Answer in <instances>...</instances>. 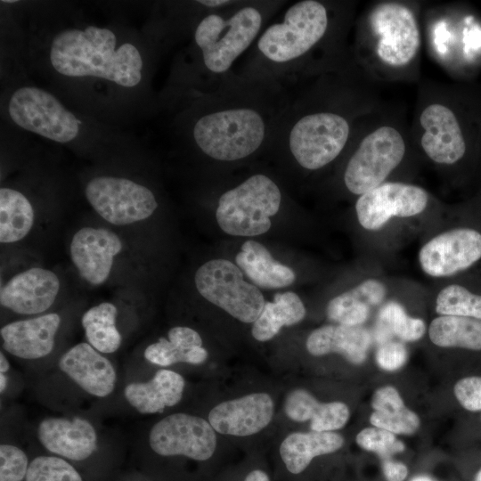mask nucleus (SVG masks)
Instances as JSON below:
<instances>
[{
  "label": "nucleus",
  "mask_w": 481,
  "mask_h": 481,
  "mask_svg": "<svg viewBox=\"0 0 481 481\" xmlns=\"http://www.w3.org/2000/svg\"><path fill=\"white\" fill-rule=\"evenodd\" d=\"M267 153L318 172L340 160L363 122L385 106L375 84L351 58L329 71L295 81Z\"/></svg>",
  "instance_id": "obj_1"
},
{
  "label": "nucleus",
  "mask_w": 481,
  "mask_h": 481,
  "mask_svg": "<svg viewBox=\"0 0 481 481\" xmlns=\"http://www.w3.org/2000/svg\"><path fill=\"white\" fill-rule=\"evenodd\" d=\"M289 97L287 83L232 72L211 90L170 98L180 103L174 140L211 163L246 161L266 152Z\"/></svg>",
  "instance_id": "obj_2"
},
{
  "label": "nucleus",
  "mask_w": 481,
  "mask_h": 481,
  "mask_svg": "<svg viewBox=\"0 0 481 481\" xmlns=\"http://www.w3.org/2000/svg\"><path fill=\"white\" fill-rule=\"evenodd\" d=\"M357 2L299 0L288 4L263 29L232 72L293 83L346 61Z\"/></svg>",
  "instance_id": "obj_3"
},
{
  "label": "nucleus",
  "mask_w": 481,
  "mask_h": 481,
  "mask_svg": "<svg viewBox=\"0 0 481 481\" xmlns=\"http://www.w3.org/2000/svg\"><path fill=\"white\" fill-rule=\"evenodd\" d=\"M288 3L234 0L201 15L188 32L190 45L175 61L167 98L216 87Z\"/></svg>",
  "instance_id": "obj_4"
},
{
  "label": "nucleus",
  "mask_w": 481,
  "mask_h": 481,
  "mask_svg": "<svg viewBox=\"0 0 481 481\" xmlns=\"http://www.w3.org/2000/svg\"><path fill=\"white\" fill-rule=\"evenodd\" d=\"M425 4L380 0L357 12L351 39L353 61L371 82H417Z\"/></svg>",
  "instance_id": "obj_5"
},
{
  "label": "nucleus",
  "mask_w": 481,
  "mask_h": 481,
  "mask_svg": "<svg viewBox=\"0 0 481 481\" xmlns=\"http://www.w3.org/2000/svg\"><path fill=\"white\" fill-rule=\"evenodd\" d=\"M48 60L63 77L97 78L124 88L136 87L146 72L145 57L135 44L93 24L59 30L50 41Z\"/></svg>",
  "instance_id": "obj_6"
},
{
  "label": "nucleus",
  "mask_w": 481,
  "mask_h": 481,
  "mask_svg": "<svg viewBox=\"0 0 481 481\" xmlns=\"http://www.w3.org/2000/svg\"><path fill=\"white\" fill-rule=\"evenodd\" d=\"M470 110L456 88L421 82L410 125L416 152L441 168L461 163L479 136Z\"/></svg>",
  "instance_id": "obj_7"
},
{
  "label": "nucleus",
  "mask_w": 481,
  "mask_h": 481,
  "mask_svg": "<svg viewBox=\"0 0 481 481\" xmlns=\"http://www.w3.org/2000/svg\"><path fill=\"white\" fill-rule=\"evenodd\" d=\"M415 152L403 112L385 105L363 122L343 156L342 184L358 198L390 182Z\"/></svg>",
  "instance_id": "obj_8"
},
{
  "label": "nucleus",
  "mask_w": 481,
  "mask_h": 481,
  "mask_svg": "<svg viewBox=\"0 0 481 481\" xmlns=\"http://www.w3.org/2000/svg\"><path fill=\"white\" fill-rule=\"evenodd\" d=\"M282 191L268 174L257 172L225 190L217 200L219 227L234 236H257L271 227L282 203Z\"/></svg>",
  "instance_id": "obj_9"
},
{
  "label": "nucleus",
  "mask_w": 481,
  "mask_h": 481,
  "mask_svg": "<svg viewBox=\"0 0 481 481\" xmlns=\"http://www.w3.org/2000/svg\"><path fill=\"white\" fill-rule=\"evenodd\" d=\"M7 113L17 126L45 139L68 143L81 132V121L48 91L24 86L15 89L7 103Z\"/></svg>",
  "instance_id": "obj_10"
},
{
  "label": "nucleus",
  "mask_w": 481,
  "mask_h": 481,
  "mask_svg": "<svg viewBox=\"0 0 481 481\" xmlns=\"http://www.w3.org/2000/svg\"><path fill=\"white\" fill-rule=\"evenodd\" d=\"M199 293L237 320L254 322L265 301L259 289L247 282L238 265L225 259L204 263L194 277Z\"/></svg>",
  "instance_id": "obj_11"
},
{
  "label": "nucleus",
  "mask_w": 481,
  "mask_h": 481,
  "mask_svg": "<svg viewBox=\"0 0 481 481\" xmlns=\"http://www.w3.org/2000/svg\"><path fill=\"white\" fill-rule=\"evenodd\" d=\"M85 195L108 223L126 225L150 217L159 203L147 186L126 177L98 175L90 179Z\"/></svg>",
  "instance_id": "obj_12"
},
{
  "label": "nucleus",
  "mask_w": 481,
  "mask_h": 481,
  "mask_svg": "<svg viewBox=\"0 0 481 481\" xmlns=\"http://www.w3.org/2000/svg\"><path fill=\"white\" fill-rule=\"evenodd\" d=\"M430 200L428 192L420 185L390 181L359 196L355 209L363 228L377 231L392 217H413L422 214Z\"/></svg>",
  "instance_id": "obj_13"
},
{
  "label": "nucleus",
  "mask_w": 481,
  "mask_h": 481,
  "mask_svg": "<svg viewBox=\"0 0 481 481\" xmlns=\"http://www.w3.org/2000/svg\"><path fill=\"white\" fill-rule=\"evenodd\" d=\"M150 446L161 456L182 455L206 461L216 448V431L203 418L174 413L158 421L149 435Z\"/></svg>",
  "instance_id": "obj_14"
},
{
  "label": "nucleus",
  "mask_w": 481,
  "mask_h": 481,
  "mask_svg": "<svg viewBox=\"0 0 481 481\" xmlns=\"http://www.w3.org/2000/svg\"><path fill=\"white\" fill-rule=\"evenodd\" d=\"M481 258V233L472 228H454L428 240L418 260L428 276L442 278L468 269Z\"/></svg>",
  "instance_id": "obj_15"
},
{
  "label": "nucleus",
  "mask_w": 481,
  "mask_h": 481,
  "mask_svg": "<svg viewBox=\"0 0 481 481\" xmlns=\"http://www.w3.org/2000/svg\"><path fill=\"white\" fill-rule=\"evenodd\" d=\"M122 249L120 238L112 231L83 227L73 235L69 254L80 276L92 285H101L109 278Z\"/></svg>",
  "instance_id": "obj_16"
},
{
  "label": "nucleus",
  "mask_w": 481,
  "mask_h": 481,
  "mask_svg": "<svg viewBox=\"0 0 481 481\" xmlns=\"http://www.w3.org/2000/svg\"><path fill=\"white\" fill-rule=\"evenodd\" d=\"M273 411L270 395L257 392L218 404L210 411L208 421L220 434L248 436L267 427Z\"/></svg>",
  "instance_id": "obj_17"
},
{
  "label": "nucleus",
  "mask_w": 481,
  "mask_h": 481,
  "mask_svg": "<svg viewBox=\"0 0 481 481\" xmlns=\"http://www.w3.org/2000/svg\"><path fill=\"white\" fill-rule=\"evenodd\" d=\"M60 290V280L51 270L32 267L12 276L0 289L1 306L20 314L49 309Z\"/></svg>",
  "instance_id": "obj_18"
},
{
  "label": "nucleus",
  "mask_w": 481,
  "mask_h": 481,
  "mask_svg": "<svg viewBox=\"0 0 481 481\" xmlns=\"http://www.w3.org/2000/svg\"><path fill=\"white\" fill-rule=\"evenodd\" d=\"M37 438L50 452L71 461H83L97 448L94 426L82 418H47L37 427Z\"/></svg>",
  "instance_id": "obj_19"
},
{
  "label": "nucleus",
  "mask_w": 481,
  "mask_h": 481,
  "mask_svg": "<svg viewBox=\"0 0 481 481\" xmlns=\"http://www.w3.org/2000/svg\"><path fill=\"white\" fill-rule=\"evenodd\" d=\"M58 364L62 372L94 396L105 397L114 390L117 374L113 365L89 343L69 348Z\"/></svg>",
  "instance_id": "obj_20"
},
{
  "label": "nucleus",
  "mask_w": 481,
  "mask_h": 481,
  "mask_svg": "<svg viewBox=\"0 0 481 481\" xmlns=\"http://www.w3.org/2000/svg\"><path fill=\"white\" fill-rule=\"evenodd\" d=\"M60 324L61 317L55 313L10 322L0 330L3 348L21 359L45 357L54 347Z\"/></svg>",
  "instance_id": "obj_21"
},
{
  "label": "nucleus",
  "mask_w": 481,
  "mask_h": 481,
  "mask_svg": "<svg viewBox=\"0 0 481 481\" xmlns=\"http://www.w3.org/2000/svg\"><path fill=\"white\" fill-rule=\"evenodd\" d=\"M371 343V334L363 326L336 324L313 330L306 346L314 356L338 353L349 363L358 365L366 360Z\"/></svg>",
  "instance_id": "obj_22"
},
{
  "label": "nucleus",
  "mask_w": 481,
  "mask_h": 481,
  "mask_svg": "<svg viewBox=\"0 0 481 481\" xmlns=\"http://www.w3.org/2000/svg\"><path fill=\"white\" fill-rule=\"evenodd\" d=\"M185 382L182 375L170 370H159L147 382H134L124 389L128 404L142 414L163 412L177 404L183 394Z\"/></svg>",
  "instance_id": "obj_23"
},
{
  "label": "nucleus",
  "mask_w": 481,
  "mask_h": 481,
  "mask_svg": "<svg viewBox=\"0 0 481 481\" xmlns=\"http://www.w3.org/2000/svg\"><path fill=\"white\" fill-rule=\"evenodd\" d=\"M387 292V287L380 280L366 279L330 300L327 316L338 324L362 326L368 320L371 308L380 305Z\"/></svg>",
  "instance_id": "obj_24"
},
{
  "label": "nucleus",
  "mask_w": 481,
  "mask_h": 481,
  "mask_svg": "<svg viewBox=\"0 0 481 481\" xmlns=\"http://www.w3.org/2000/svg\"><path fill=\"white\" fill-rule=\"evenodd\" d=\"M286 415L294 421L310 420L314 432H331L342 428L349 420L350 412L342 402L321 403L305 389H295L286 397Z\"/></svg>",
  "instance_id": "obj_25"
},
{
  "label": "nucleus",
  "mask_w": 481,
  "mask_h": 481,
  "mask_svg": "<svg viewBox=\"0 0 481 481\" xmlns=\"http://www.w3.org/2000/svg\"><path fill=\"white\" fill-rule=\"evenodd\" d=\"M144 358L159 366L177 363L200 364L208 358L200 334L192 328L176 326L167 332V338H160L144 350Z\"/></svg>",
  "instance_id": "obj_26"
},
{
  "label": "nucleus",
  "mask_w": 481,
  "mask_h": 481,
  "mask_svg": "<svg viewBox=\"0 0 481 481\" xmlns=\"http://www.w3.org/2000/svg\"><path fill=\"white\" fill-rule=\"evenodd\" d=\"M235 262L256 285L263 289L288 287L296 279L292 269L274 260L267 249L255 240L242 244Z\"/></svg>",
  "instance_id": "obj_27"
},
{
  "label": "nucleus",
  "mask_w": 481,
  "mask_h": 481,
  "mask_svg": "<svg viewBox=\"0 0 481 481\" xmlns=\"http://www.w3.org/2000/svg\"><path fill=\"white\" fill-rule=\"evenodd\" d=\"M344 444V438L335 432H296L281 444L280 454L292 474L304 471L317 456L332 453Z\"/></svg>",
  "instance_id": "obj_28"
},
{
  "label": "nucleus",
  "mask_w": 481,
  "mask_h": 481,
  "mask_svg": "<svg viewBox=\"0 0 481 481\" xmlns=\"http://www.w3.org/2000/svg\"><path fill=\"white\" fill-rule=\"evenodd\" d=\"M370 422L394 434L412 435L420 428L419 416L409 410L398 391L391 386L375 390L371 397Z\"/></svg>",
  "instance_id": "obj_29"
},
{
  "label": "nucleus",
  "mask_w": 481,
  "mask_h": 481,
  "mask_svg": "<svg viewBox=\"0 0 481 481\" xmlns=\"http://www.w3.org/2000/svg\"><path fill=\"white\" fill-rule=\"evenodd\" d=\"M305 316L306 307L296 293H276L273 302H265L260 315L253 322L252 336L258 341L270 340L282 326L296 324Z\"/></svg>",
  "instance_id": "obj_30"
},
{
  "label": "nucleus",
  "mask_w": 481,
  "mask_h": 481,
  "mask_svg": "<svg viewBox=\"0 0 481 481\" xmlns=\"http://www.w3.org/2000/svg\"><path fill=\"white\" fill-rule=\"evenodd\" d=\"M34 209L29 199L12 188L0 189V241L12 243L25 238L33 227Z\"/></svg>",
  "instance_id": "obj_31"
},
{
  "label": "nucleus",
  "mask_w": 481,
  "mask_h": 481,
  "mask_svg": "<svg viewBox=\"0 0 481 481\" xmlns=\"http://www.w3.org/2000/svg\"><path fill=\"white\" fill-rule=\"evenodd\" d=\"M428 336L433 344L441 347H461L481 350V320L440 315L428 327Z\"/></svg>",
  "instance_id": "obj_32"
},
{
  "label": "nucleus",
  "mask_w": 481,
  "mask_h": 481,
  "mask_svg": "<svg viewBox=\"0 0 481 481\" xmlns=\"http://www.w3.org/2000/svg\"><path fill=\"white\" fill-rule=\"evenodd\" d=\"M117 314L115 305L103 302L89 308L81 318L88 343L100 353H114L121 345L122 338L116 327Z\"/></svg>",
  "instance_id": "obj_33"
},
{
  "label": "nucleus",
  "mask_w": 481,
  "mask_h": 481,
  "mask_svg": "<svg viewBox=\"0 0 481 481\" xmlns=\"http://www.w3.org/2000/svg\"><path fill=\"white\" fill-rule=\"evenodd\" d=\"M436 312L440 315L481 320V295L474 294L461 285L450 284L438 292Z\"/></svg>",
  "instance_id": "obj_34"
},
{
  "label": "nucleus",
  "mask_w": 481,
  "mask_h": 481,
  "mask_svg": "<svg viewBox=\"0 0 481 481\" xmlns=\"http://www.w3.org/2000/svg\"><path fill=\"white\" fill-rule=\"evenodd\" d=\"M379 320L394 335L405 342L417 341L426 332L424 321L420 318H414L408 315L404 306L395 301H389L380 308Z\"/></svg>",
  "instance_id": "obj_35"
},
{
  "label": "nucleus",
  "mask_w": 481,
  "mask_h": 481,
  "mask_svg": "<svg viewBox=\"0 0 481 481\" xmlns=\"http://www.w3.org/2000/svg\"><path fill=\"white\" fill-rule=\"evenodd\" d=\"M25 481H83L75 468L56 456H38L29 465Z\"/></svg>",
  "instance_id": "obj_36"
},
{
  "label": "nucleus",
  "mask_w": 481,
  "mask_h": 481,
  "mask_svg": "<svg viewBox=\"0 0 481 481\" xmlns=\"http://www.w3.org/2000/svg\"><path fill=\"white\" fill-rule=\"evenodd\" d=\"M355 441L362 449L378 453L383 460L404 450V444L396 440L394 433L377 427L363 428Z\"/></svg>",
  "instance_id": "obj_37"
},
{
  "label": "nucleus",
  "mask_w": 481,
  "mask_h": 481,
  "mask_svg": "<svg viewBox=\"0 0 481 481\" xmlns=\"http://www.w3.org/2000/svg\"><path fill=\"white\" fill-rule=\"evenodd\" d=\"M26 453L12 444L0 445V481H21L29 469Z\"/></svg>",
  "instance_id": "obj_38"
},
{
  "label": "nucleus",
  "mask_w": 481,
  "mask_h": 481,
  "mask_svg": "<svg viewBox=\"0 0 481 481\" xmlns=\"http://www.w3.org/2000/svg\"><path fill=\"white\" fill-rule=\"evenodd\" d=\"M454 395L460 404L470 412L481 411V377H466L454 385Z\"/></svg>",
  "instance_id": "obj_39"
},
{
  "label": "nucleus",
  "mask_w": 481,
  "mask_h": 481,
  "mask_svg": "<svg viewBox=\"0 0 481 481\" xmlns=\"http://www.w3.org/2000/svg\"><path fill=\"white\" fill-rule=\"evenodd\" d=\"M408 358V352L401 342L390 341L383 344L376 352L375 359L378 366L387 371L402 368Z\"/></svg>",
  "instance_id": "obj_40"
},
{
  "label": "nucleus",
  "mask_w": 481,
  "mask_h": 481,
  "mask_svg": "<svg viewBox=\"0 0 481 481\" xmlns=\"http://www.w3.org/2000/svg\"><path fill=\"white\" fill-rule=\"evenodd\" d=\"M382 470L387 481H404L408 475V469L404 463L389 458L383 460Z\"/></svg>",
  "instance_id": "obj_41"
},
{
  "label": "nucleus",
  "mask_w": 481,
  "mask_h": 481,
  "mask_svg": "<svg viewBox=\"0 0 481 481\" xmlns=\"http://www.w3.org/2000/svg\"><path fill=\"white\" fill-rule=\"evenodd\" d=\"M244 481H270L267 474L260 469H255L249 473Z\"/></svg>",
  "instance_id": "obj_42"
},
{
  "label": "nucleus",
  "mask_w": 481,
  "mask_h": 481,
  "mask_svg": "<svg viewBox=\"0 0 481 481\" xmlns=\"http://www.w3.org/2000/svg\"><path fill=\"white\" fill-rule=\"evenodd\" d=\"M10 368V363L3 352L0 353V373H5Z\"/></svg>",
  "instance_id": "obj_43"
},
{
  "label": "nucleus",
  "mask_w": 481,
  "mask_h": 481,
  "mask_svg": "<svg viewBox=\"0 0 481 481\" xmlns=\"http://www.w3.org/2000/svg\"><path fill=\"white\" fill-rule=\"evenodd\" d=\"M7 386V378L4 373H0V392L3 393Z\"/></svg>",
  "instance_id": "obj_44"
},
{
  "label": "nucleus",
  "mask_w": 481,
  "mask_h": 481,
  "mask_svg": "<svg viewBox=\"0 0 481 481\" xmlns=\"http://www.w3.org/2000/svg\"><path fill=\"white\" fill-rule=\"evenodd\" d=\"M411 481H434V480H432L428 477L418 476V477H413Z\"/></svg>",
  "instance_id": "obj_45"
},
{
  "label": "nucleus",
  "mask_w": 481,
  "mask_h": 481,
  "mask_svg": "<svg viewBox=\"0 0 481 481\" xmlns=\"http://www.w3.org/2000/svg\"><path fill=\"white\" fill-rule=\"evenodd\" d=\"M474 481H481V469H480L478 470V472L477 473Z\"/></svg>",
  "instance_id": "obj_46"
}]
</instances>
